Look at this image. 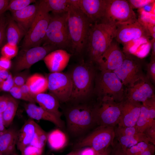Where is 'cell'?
I'll return each mask as SVG.
<instances>
[{"instance_id":"obj_1","label":"cell","mask_w":155,"mask_h":155,"mask_svg":"<svg viewBox=\"0 0 155 155\" xmlns=\"http://www.w3.org/2000/svg\"><path fill=\"white\" fill-rule=\"evenodd\" d=\"M68 12L67 25L73 52L81 53L86 48L89 32L92 24L78 7L76 0Z\"/></svg>"},{"instance_id":"obj_2","label":"cell","mask_w":155,"mask_h":155,"mask_svg":"<svg viewBox=\"0 0 155 155\" xmlns=\"http://www.w3.org/2000/svg\"><path fill=\"white\" fill-rule=\"evenodd\" d=\"M116 26L99 23L92 24L86 48L90 61L96 63L114 38Z\"/></svg>"},{"instance_id":"obj_3","label":"cell","mask_w":155,"mask_h":155,"mask_svg":"<svg viewBox=\"0 0 155 155\" xmlns=\"http://www.w3.org/2000/svg\"><path fill=\"white\" fill-rule=\"evenodd\" d=\"M93 63L90 61L82 62L75 66L69 74L72 85L70 100L82 99L90 93L96 76Z\"/></svg>"},{"instance_id":"obj_4","label":"cell","mask_w":155,"mask_h":155,"mask_svg":"<svg viewBox=\"0 0 155 155\" xmlns=\"http://www.w3.org/2000/svg\"><path fill=\"white\" fill-rule=\"evenodd\" d=\"M68 12L52 13L43 41L42 46L51 45L58 49L70 48L71 42L67 25Z\"/></svg>"},{"instance_id":"obj_5","label":"cell","mask_w":155,"mask_h":155,"mask_svg":"<svg viewBox=\"0 0 155 155\" xmlns=\"http://www.w3.org/2000/svg\"><path fill=\"white\" fill-rule=\"evenodd\" d=\"M49 12L44 0L39 1L35 18L25 35L22 49H27L40 46L45 37L49 22Z\"/></svg>"},{"instance_id":"obj_6","label":"cell","mask_w":155,"mask_h":155,"mask_svg":"<svg viewBox=\"0 0 155 155\" xmlns=\"http://www.w3.org/2000/svg\"><path fill=\"white\" fill-rule=\"evenodd\" d=\"M95 80V91L98 98L108 97L119 103L125 98L124 86L113 71H100Z\"/></svg>"},{"instance_id":"obj_7","label":"cell","mask_w":155,"mask_h":155,"mask_svg":"<svg viewBox=\"0 0 155 155\" xmlns=\"http://www.w3.org/2000/svg\"><path fill=\"white\" fill-rule=\"evenodd\" d=\"M137 20L127 0H106L104 15L100 23L116 27Z\"/></svg>"},{"instance_id":"obj_8","label":"cell","mask_w":155,"mask_h":155,"mask_svg":"<svg viewBox=\"0 0 155 155\" xmlns=\"http://www.w3.org/2000/svg\"><path fill=\"white\" fill-rule=\"evenodd\" d=\"M66 118L69 131L75 136L84 133L95 124L92 107L86 105L70 108L66 114Z\"/></svg>"},{"instance_id":"obj_9","label":"cell","mask_w":155,"mask_h":155,"mask_svg":"<svg viewBox=\"0 0 155 155\" xmlns=\"http://www.w3.org/2000/svg\"><path fill=\"white\" fill-rule=\"evenodd\" d=\"M92 107L95 123L98 126L115 127L118 125L120 115L119 102L108 97L98 98Z\"/></svg>"},{"instance_id":"obj_10","label":"cell","mask_w":155,"mask_h":155,"mask_svg":"<svg viewBox=\"0 0 155 155\" xmlns=\"http://www.w3.org/2000/svg\"><path fill=\"white\" fill-rule=\"evenodd\" d=\"M115 138L114 127L99 126L89 135L79 141L74 148L76 150L90 147L97 154L113 146Z\"/></svg>"},{"instance_id":"obj_11","label":"cell","mask_w":155,"mask_h":155,"mask_svg":"<svg viewBox=\"0 0 155 155\" xmlns=\"http://www.w3.org/2000/svg\"><path fill=\"white\" fill-rule=\"evenodd\" d=\"M125 58L121 65L113 71L120 80L124 86L127 87L133 85L145 75L143 68V60L129 54H125Z\"/></svg>"},{"instance_id":"obj_12","label":"cell","mask_w":155,"mask_h":155,"mask_svg":"<svg viewBox=\"0 0 155 155\" xmlns=\"http://www.w3.org/2000/svg\"><path fill=\"white\" fill-rule=\"evenodd\" d=\"M48 89L59 102H65L70 100L72 85L69 74L61 72L51 73L45 77Z\"/></svg>"},{"instance_id":"obj_13","label":"cell","mask_w":155,"mask_h":155,"mask_svg":"<svg viewBox=\"0 0 155 155\" xmlns=\"http://www.w3.org/2000/svg\"><path fill=\"white\" fill-rule=\"evenodd\" d=\"M150 35L146 26L139 19L116 26L114 39L123 44L141 38L147 39Z\"/></svg>"},{"instance_id":"obj_14","label":"cell","mask_w":155,"mask_h":155,"mask_svg":"<svg viewBox=\"0 0 155 155\" xmlns=\"http://www.w3.org/2000/svg\"><path fill=\"white\" fill-rule=\"evenodd\" d=\"M58 49L51 45L37 46L20 51L14 66L16 71L29 69L33 64L43 59L50 52Z\"/></svg>"},{"instance_id":"obj_15","label":"cell","mask_w":155,"mask_h":155,"mask_svg":"<svg viewBox=\"0 0 155 155\" xmlns=\"http://www.w3.org/2000/svg\"><path fill=\"white\" fill-rule=\"evenodd\" d=\"M125 55L114 39L96 63L100 71H113L122 64Z\"/></svg>"},{"instance_id":"obj_16","label":"cell","mask_w":155,"mask_h":155,"mask_svg":"<svg viewBox=\"0 0 155 155\" xmlns=\"http://www.w3.org/2000/svg\"><path fill=\"white\" fill-rule=\"evenodd\" d=\"M115 138L119 147L125 152L139 142L149 143L146 136L138 131L135 127H123L117 125L114 128Z\"/></svg>"},{"instance_id":"obj_17","label":"cell","mask_w":155,"mask_h":155,"mask_svg":"<svg viewBox=\"0 0 155 155\" xmlns=\"http://www.w3.org/2000/svg\"><path fill=\"white\" fill-rule=\"evenodd\" d=\"M153 84L146 75L125 90V98L140 102L155 96Z\"/></svg>"},{"instance_id":"obj_18","label":"cell","mask_w":155,"mask_h":155,"mask_svg":"<svg viewBox=\"0 0 155 155\" xmlns=\"http://www.w3.org/2000/svg\"><path fill=\"white\" fill-rule=\"evenodd\" d=\"M119 104L121 113L118 125L135 127L140 114L142 103L124 98Z\"/></svg>"},{"instance_id":"obj_19","label":"cell","mask_w":155,"mask_h":155,"mask_svg":"<svg viewBox=\"0 0 155 155\" xmlns=\"http://www.w3.org/2000/svg\"><path fill=\"white\" fill-rule=\"evenodd\" d=\"M76 4L90 22L100 21L104 13L106 0H76Z\"/></svg>"},{"instance_id":"obj_20","label":"cell","mask_w":155,"mask_h":155,"mask_svg":"<svg viewBox=\"0 0 155 155\" xmlns=\"http://www.w3.org/2000/svg\"><path fill=\"white\" fill-rule=\"evenodd\" d=\"M71 56L65 50L58 49L49 53L43 59L51 73L61 72L67 65Z\"/></svg>"},{"instance_id":"obj_21","label":"cell","mask_w":155,"mask_h":155,"mask_svg":"<svg viewBox=\"0 0 155 155\" xmlns=\"http://www.w3.org/2000/svg\"><path fill=\"white\" fill-rule=\"evenodd\" d=\"M39 1L12 13V18L23 30L26 34L32 24L36 16Z\"/></svg>"},{"instance_id":"obj_22","label":"cell","mask_w":155,"mask_h":155,"mask_svg":"<svg viewBox=\"0 0 155 155\" xmlns=\"http://www.w3.org/2000/svg\"><path fill=\"white\" fill-rule=\"evenodd\" d=\"M24 107L26 113L30 119L36 120H43L51 122L59 128L64 126L63 122L59 118L45 110L35 103L25 104Z\"/></svg>"},{"instance_id":"obj_23","label":"cell","mask_w":155,"mask_h":155,"mask_svg":"<svg viewBox=\"0 0 155 155\" xmlns=\"http://www.w3.org/2000/svg\"><path fill=\"white\" fill-rule=\"evenodd\" d=\"M38 126L33 119L30 118L18 131L16 146L20 152L30 144Z\"/></svg>"},{"instance_id":"obj_24","label":"cell","mask_w":155,"mask_h":155,"mask_svg":"<svg viewBox=\"0 0 155 155\" xmlns=\"http://www.w3.org/2000/svg\"><path fill=\"white\" fill-rule=\"evenodd\" d=\"M32 97L40 106L61 118L62 114L59 110V102L53 94L43 92L33 95Z\"/></svg>"},{"instance_id":"obj_25","label":"cell","mask_w":155,"mask_h":155,"mask_svg":"<svg viewBox=\"0 0 155 155\" xmlns=\"http://www.w3.org/2000/svg\"><path fill=\"white\" fill-rule=\"evenodd\" d=\"M18 132L10 128L0 136V152L4 155H13L16 145Z\"/></svg>"},{"instance_id":"obj_26","label":"cell","mask_w":155,"mask_h":155,"mask_svg":"<svg viewBox=\"0 0 155 155\" xmlns=\"http://www.w3.org/2000/svg\"><path fill=\"white\" fill-rule=\"evenodd\" d=\"M26 84L28 86L32 96L43 93L48 89L46 77L38 73L35 74L28 77Z\"/></svg>"},{"instance_id":"obj_27","label":"cell","mask_w":155,"mask_h":155,"mask_svg":"<svg viewBox=\"0 0 155 155\" xmlns=\"http://www.w3.org/2000/svg\"><path fill=\"white\" fill-rule=\"evenodd\" d=\"M7 43L17 45L26 33L23 30L12 18L8 20L6 30Z\"/></svg>"},{"instance_id":"obj_28","label":"cell","mask_w":155,"mask_h":155,"mask_svg":"<svg viewBox=\"0 0 155 155\" xmlns=\"http://www.w3.org/2000/svg\"><path fill=\"white\" fill-rule=\"evenodd\" d=\"M47 142L52 149L58 150L66 146L67 138L64 132L59 129H57L48 134Z\"/></svg>"},{"instance_id":"obj_29","label":"cell","mask_w":155,"mask_h":155,"mask_svg":"<svg viewBox=\"0 0 155 155\" xmlns=\"http://www.w3.org/2000/svg\"><path fill=\"white\" fill-rule=\"evenodd\" d=\"M49 12L54 14L68 12L73 3L72 0H44Z\"/></svg>"},{"instance_id":"obj_30","label":"cell","mask_w":155,"mask_h":155,"mask_svg":"<svg viewBox=\"0 0 155 155\" xmlns=\"http://www.w3.org/2000/svg\"><path fill=\"white\" fill-rule=\"evenodd\" d=\"M7 107L2 114L3 123L5 127H7L12 123L18 104V102L12 96H8Z\"/></svg>"},{"instance_id":"obj_31","label":"cell","mask_w":155,"mask_h":155,"mask_svg":"<svg viewBox=\"0 0 155 155\" xmlns=\"http://www.w3.org/2000/svg\"><path fill=\"white\" fill-rule=\"evenodd\" d=\"M155 120L151 117L147 107L142 103L140 114L135 127L138 131L143 133L145 129L154 122Z\"/></svg>"},{"instance_id":"obj_32","label":"cell","mask_w":155,"mask_h":155,"mask_svg":"<svg viewBox=\"0 0 155 155\" xmlns=\"http://www.w3.org/2000/svg\"><path fill=\"white\" fill-rule=\"evenodd\" d=\"M48 134L39 125L33 139L30 145L39 148L44 149L47 142Z\"/></svg>"},{"instance_id":"obj_33","label":"cell","mask_w":155,"mask_h":155,"mask_svg":"<svg viewBox=\"0 0 155 155\" xmlns=\"http://www.w3.org/2000/svg\"><path fill=\"white\" fill-rule=\"evenodd\" d=\"M35 2L36 1L34 0H9L6 10H9L13 13L20 10Z\"/></svg>"},{"instance_id":"obj_34","label":"cell","mask_w":155,"mask_h":155,"mask_svg":"<svg viewBox=\"0 0 155 155\" xmlns=\"http://www.w3.org/2000/svg\"><path fill=\"white\" fill-rule=\"evenodd\" d=\"M150 144L149 143L144 142H139L127 149L125 154L126 155H140Z\"/></svg>"},{"instance_id":"obj_35","label":"cell","mask_w":155,"mask_h":155,"mask_svg":"<svg viewBox=\"0 0 155 155\" xmlns=\"http://www.w3.org/2000/svg\"><path fill=\"white\" fill-rule=\"evenodd\" d=\"M18 49L17 45H11L7 43L1 50L3 56L11 59L17 54Z\"/></svg>"},{"instance_id":"obj_36","label":"cell","mask_w":155,"mask_h":155,"mask_svg":"<svg viewBox=\"0 0 155 155\" xmlns=\"http://www.w3.org/2000/svg\"><path fill=\"white\" fill-rule=\"evenodd\" d=\"M147 77L153 84H155V58L151 57L150 61L146 65Z\"/></svg>"},{"instance_id":"obj_37","label":"cell","mask_w":155,"mask_h":155,"mask_svg":"<svg viewBox=\"0 0 155 155\" xmlns=\"http://www.w3.org/2000/svg\"><path fill=\"white\" fill-rule=\"evenodd\" d=\"M12 96L16 99L23 100L29 102L35 103V101L25 96L21 92L19 87L14 86L9 91Z\"/></svg>"},{"instance_id":"obj_38","label":"cell","mask_w":155,"mask_h":155,"mask_svg":"<svg viewBox=\"0 0 155 155\" xmlns=\"http://www.w3.org/2000/svg\"><path fill=\"white\" fill-rule=\"evenodd\" d=\"M131 8L140 9L145 6L155 2L154 0H127Z\"/></svg>"},{"instance_id":"obj_39","label":"cell","mask_w":155,"mask_h":155,"mask_svg":"<svg viewBox=\"0 0 155 155\" xmlns=\"http://www.w3.org/2000/svg\"><path fill=\"white\" fill-rule=\"evenodd\" d=\"M44 149L29 145L21 152V155H42Z\"/></svg>"},{"instance_id":"obj_40","label":"cell","mask_w":155,"mask_h":155,"mask_svg":"<svg viewBox=\"0 0 155 155\" xmlns=\"http://www.w3.org/2000/svg\"><path fill=\"white\" fill-rule=\"evenodd\" d=\"M28 75L26 71H24L16 75L13 77L14 86L20 87L25 84L28 78Z\"/></svg>"},{"instance_id":"obj_41","label":"cell","mask_w":155,"mask_h":155,"mask_svg":"<svg viewBox=\"0 0 155 155\" xmlns=\"http://www.w3.org/2000/svg\"><path fill=\"white\" fill-rule=\"evenodd\" d=\"M8 20L3 15L0 17V48L5 38Z\"/></svg>"},{"instance_id":"obj_42","label":"cell","mask_w":155,"mask_h":155,"mask_svg":"<svg viewBox=\"0 0 155 155\" xmlns=\"http://www.w3.org/2000/svg\"><path fill=\"white\" fill-rule=\"evenodd\" d=\"M146 136L149 142L155 144V122L150 125L143 133Z\"/></svg>"},{"instance_id":"obj_43","label":"cell","mask_w":155,"mask_h":155,"mask_svg":"<svg viewBox=\"0 0 155 155\" xmlns=\"http://www.w3.org/2000/svg\"><path fill=\"white\" fill-rule=\"evenodd\" d=\"M14 86L13 77L10 73L8 78L3 82L0 89L3 91L9 92Z\"/></svg>"},{"instance_id":"obj_44","label":"cell","mask_w":155,"mask_h":155,"mask_svg":"<svg viewBox=\"0 0 155 155\" xmlns=\"http://www.w3.org/2000/svg\"><path fill=\"white\" fill-rule=\"evenodd\" d=\"M11 66L10 59L2 56L0 58V70H8Z\"/></svg>"},{"instance_id":"obj_45","label":"cell","mask_w":155,"mask_h":155,"mask_svg":"<svg viewBox=\"0 0 155 155\" xmlns=\"http://www.w3.org/2000/svg\"><path fill=\"white\" fill-rule=\"evenodd\" d=\"M111 155H126L124 151L119 146L117 142L114 143L112 146V150Z\"/></svg>"},{"instance_id":"obj_46","label":"cell","mask_w":155,"mask_h":155,"mask_svg":"<svg viewBox=\"0 0 155 155\" xmlns=\"http://www.w3.org/2000/svg\"><path fill=\"white\" fill-rule=\"evenodd\" d=\"M8 101V96H0V114L2 113L5 109Z\"/></svg>"},{"instance_id":"obj_47","label":"cell","mask_w":155,"mask_h":155,"mask_svg":"<svg viewBox=\"0 0 155 155\" xmlns=\"http://www.w3.org/2000/svg\"><path fill=\"white\" fill-rule=\"evenodd\" d=\"M19 88L21 92L25 96L29 98L34 100L32 97L28 86L26 83Z\"/></svg>"},{"instance_id":"obj_48","label":"cell","mask_w":155,"mask_h":155,"mask_svg":"<svg viewBox=\"0 0 155 155\" xmlns=\"http://www.w3.org/2000/svg\"><path fill=\"white\" fill-rule=\"evenodd\" d=\"M9 0H0V17L6 11Z\"/></svg>"},{"instance_id":"obj_49","label":"cell","mask_w":155,"mask_h":155,"mask_svg":"<svg viewBox=\"0 0 155 155\" xmlns=\"http://www.w3.org/2000/svg\"><path fill=\"white\" fill-rule=\"evenodd\" d=\"M155 151L154 145L150 144L148 147L140 155H154Z\"/></svg>"},{"instance_id":"obj_50","label":"cell","mask_w":155,"mask_h":155,"mask_svg":"<svg viewBox=\"0 0 155 155\" xmlns=\"http://www.w3.org/2000/svg\"><path fill=\"white\" fill-rule=\"evenodd\" d=\"M97 154L94 150L90 147L82 148L81 155H96Z\"/></svg>"},{"instance_id":"obj_51","label":"cell","mask_w":155,"mask_h":155,"mask_svg":"<svg viewBox=\"0 0 155 155\" xmlns=\"http://www.w3.org/2000/svg\"><path fill=\"white\" fill-rule=\"evenodd\" d=\"M149 42L152 50L151 57L155 58V39L152 38Z\"/></svg>"},{"instance_id":"obj_52","label":"cell","mask_w":155,"mask_h":155,"mask_svg":"<svg viewBox=\"0 0 155 155\" xmlns=\"http://www.w3.org/2000/svg\"><path fill=\"white\" fill-rule=\"evenodd\" d=\"M2 114H0V136L7 129L3 123Z\"/></svg>"},{"instance_id":"obj_53","label":"cell","mask_w":155,"mask_h":155,"mask_svg":"<svg viewBox=\"0 0 155 155\" xmlns=\"http://www.w3.org/2000/svg\"><path fill=\"white\" fill-rule=\"evenodd\" d=\"M9 74L8 70H0V77L4 80L8 78Z\"/></svg>"},{"instance_id":"obj_54","label":"cell","mask_w":155,"mask_h":155,"mask_svg":"<svg viewBox=\"0 0 155 155\" xmlns=\"http://www.w3.org/2000/svg\"><path fill=\"white\" fill-rule=\"evenodd\" d=\"M112 150V146L109 147L105 150L98 153L96 155H111Z\"/></svg>"},{"instance_id":"obj_55","label":"cell","mask_w":155,"mask_h":155,"mask_svg":"<svg viewBox=\"0 0 155 155\" xmlns=\"http://www.w3.org/2000/svg\"><path fill=\"white\" fill-rule=\"evenodd\" d=\"M82 149L75 150L65 155H81Z\"/></svg>"},{"instance_id":"obj_56","label":"cell","mask_w":155,"mask_h":155,"mask_svg":"<svg viewBox=\"0 0 155 155\" xmlns=\"http://www.w3.org/2000/svg\"><path fill=\"white\" fill-rule=\"evenodd\" d=\"M5 80L0 77V88Z\"/></svg>"},{"instance_id":"obj_57","label":"cell","mask_w":155,"mask_h":155,"mask_svg":"<svg viewBox=\"0 0 155 155\" xmlns=\"http://www.w3.org/2000/svg\"><path fill=\"white\" fill-rule=\"evenodd\" d=\"M0 155H4L3 154H2L1 152H0Z\"/></svg>"},{"instance_id":"obj_58","label":"cell","mask_w":155,"mask_h":155,"mask_svg":"<svg viewBox=\"0 0 155 155\" xmlns=\"http://www.w3.org/2000/svg\"></svg>"},{"instance_id":"obj_59","label":"cell","mask_w":155,"mask_h":155,"mask_svg":"<svg viewBox=\"0 0 155 155\" xmlns=\"http://www.w3.org/2000/svg\"></svg>"}]
</instances>
